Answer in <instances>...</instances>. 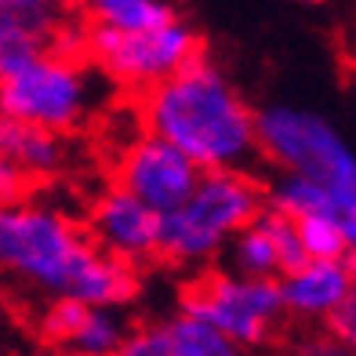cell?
I'll list each match as a JSON object with an SVG mask.
<instances>
[{
  "mask_svg": "<svg viewBox=\"0 0 356 356\" xmlns=\"http://www.w3.org/2000/svg\"><path fill=\"white\" fill-rule=\"evenodd\" d=\"M142 120L153 135L186 149L204 171L236 168L258 145V117L218 66L193 58L149 88Z\"/></svg>",
  "mask_w": 356,
  "mask_h": 356,
  "instance_id": "cell-1",
  "label": "cell"
},
{
  "mask_svg": "<svg viewBox=\"0 0 356 356\" xmlns=\"http://www.w3.org/2000/svg\"><path fill=\"white\" fill-rule=\"evenodd\" d=\"M99 244L44 204H0V273L40 295H70Z\"/></svg>",
  "mask_w": 356,
  "mask_h": 356,
  "instance_id": "cell-2",
  "label": "cell"
},
{
  "mask_svg": "<svg viewBox=\"0 0 356 356\" xmlns=\"http://www.w3.org/2000/svg\"><path fill=\"white\" fill-rule=\"evenodd\" d=\"M262 215V193L233 168L204 171L193 197L160 218V254L175 262L211 258L233 233L248 229Z\"/></svg>",
  "mask_w": 356,
  "mask_h": 356,
  "instance_id": "cell-3",
  "label": "cell"
},
{
  "mask_svg": "<svg viewBox=\"0 0 356 356\" xmlns=\"http://www.w3.org/2000/svg\"><path fill=\"white\" fill-rule=\"evenodd\" d=\"M258 145L280 168L327 186L338 200V222L356 215V156L331 120L309 109L273 106L258 117Z\"/></svg>",
  "mask_w": 356,
  "mask_h": 356,
  "instance_id": "cell-4",
  "label": "cell"
},
{
  "mask_svg": "<svg viewBox=\"0 0 356 356\" xmlns=\"http://www.w3.org/2000/svg\"><path fill=\"white\" fill-rule=\"evenodd\" d=\"M91 109L88 70L70 55L40 51L22 70L0 76V113L51 131H73Z\"/></svg>",
  "mask_w": 356,
  "mask_h": 356,
  "instance_id": "cell-5",
  "label": "cell"
},
{
  "mask_svg": "<svg viewBox=\"0 0 356 356\" xmlns=\"http://www.w3.org/2000/svg\"><path fill=\"white\" fill-rule=\"evenodd\" d=\"M88 51L113 80L131 88H153L189 66L193 58H200V40L178 19L153 29H113L95 22L88 33Z\"/></svg>",
  "mask_w": 356,
  "mask_h": 356,
  "instance_id": "cell-6",
  "label": "cell"
},
{
  "mask_svg": "<svg viewBox=\"0 0 356 356\" xmlns=\"http://www.w3.org/2000/svg\"><path fill=\"white\" fill-rule=\"evenodd\" d=\"M287 309L284 284L273 277H207L204 284L189 287L182 298V313H197L225 331L236 346L266 342L269 327Z\"/></svg>",
  "mask_w": 356,
  "mask_h": 356,
  "instance_id": "cell-7",
  "label": "cell"
},
{
  "mask_svg": "<svg viewBox=\"0 0 356 356\" xmlns=\"http://www.w3.org/2000/svg\"><path fill=\"white\" fill-rule=\"evenodd\" d=\"M204 178V168L193 160L186 149H178L175 142L160 135H145L131 142L117 164V186L131 189L135 197H142L149 207H156L160 215L182 207L197 182Z\"/></svg>",
  "mask_w": 356,
  "mask_h": 356,
  "instance_id": "cell-8",
  "label": "cell"
},
{
  "mask_svg": "<svg viewBox=\"0 0 356 356\" xmlns=\"http://www.w3.org/2000/svg\"><path fill=\"white\" fill-rule=\"evenodd\" d=\"M160 215L156 207H149L142 197H135L131 189H106L99 200L91 204L88 229L95 236V244L127 258V262H142L160 251Z\"/></svg>",
  "mask_w": 356,
  "mask_h": 356,
  "instance_id": "cell-9",
  "label": "cell"
},
{
  "mask_svg": "<svg viewBox=\"0 0 356 356\" xmlns=\"http://www.w3.org/2000/svg\"><path fill=\"white\" fill-rule=\"evenodd\" d=\"M124 356H233L236 342L218 331L211 320L197 313H182L168 327L135 331L124 338Z\"/></svg>",
  "mask_w": 356,
  "mask_h": 356,
  "instance_id": "cell-10",
  "label": "cell"
},
{
  "mask_svg": "<svg viewBox=\"0 0 356 356\" xmlns=\"http://www.w3.org/2000/svg\"><path fill=\"white\" fill-rule=\"evenodd\" d=\"M349 295L353 277L346 258H309L284 280V302L298 316H331Z\"/></svg>",
  "mask_w": 356,
  "mask_h": 356,
  "instance_id": "cell-11",
  "label": "cell"
},
{
  "mask_svg": "<svg viewBox=\"0 0 356 356\" xmlns=\"http://www.w3.org/2000/svg\"><path fill=\"white\" fill-rule=\"evenodd\" d=\"M0 153L11 156L29 178L55 175L62 160H66L58 131L40 124H26L19 117H8V113H0Z\"/></svg>",
  "mask_w": 356,
  "mask_h": 356,
  "instance_id": "cell-12",
  "label": "cell"
},
{
  "mask_svg": "<svg viewBox=\"0 0 356 356\" xmlns=\"http://www.w3.org/2000/svg\"><path fill=\"white\" fill-rule=\"evenodd\" d=\"M51 40V11L0 4V76L22 70L29 58L47 51Z\"/></svg>",
  "mask_w": 356,
  "mask_h": 356,
  "instance_id": "cell-13",
  "label": "cell"
},
{
  "mask_svg": "<svg viewBox=\"0 0 356 356\" xmlns=\"http://www.w3.org/2000/svg\"><path fill=\"white\" fill-rule=\"evenodd\" d=\"M84 8L95 15V22L113 29H153L175 19L164 0H84Z\"/></svg>",
  "mask_w": 356,
  "mask_h": 356,
  "instance_id": "cell-14",
  "label": "cell"
},
{
  "mask_svg": "<svg viewBox=\"0 0 356 356\" xmlns=\"http://www.w3.org/2000/svg\"><path fill=\"white\" fill-rule=\"evenodd\" d=\"M273 207H280V211L291 215V218H305V215H334L338 218L334 193L323 182H316V178H305V175H295V171L277 186Z\"/></svg>",
  "mask_w": 356,
  "mask_h": 356,
  "instance_id": "cell-15",
  "label": "cell"
},
{
  "mask_svg": "<svg viewBox=\"0 0 356 356\" xmlns=\"http://www.w3.org/2000/svg\"><path fill=\"white\" fill-rule=\"evenodd\" d=\"M124 327L117 313L109 309V305H91L88 309V320L80 323V331L73 338V349L84 353V356H109V353H120L124 349Z\"/></svg>",
  "mask_w": 356,
  "mask_h": 356,
  "instance_id": "cell-16",
  "label": "cell"
},
{
  "mask_svg": "<svg viewBox=\"0 0 356 356\" xmlns=\"http://www.w3.org/2000/svg\"><path fill=\"white\" fill-rule=\"evenodd\" d=\"M233 258H236V269L244 273V277H273V273H280L277 244H273V236L258 222H251L248 229L236 233Z\"/></svg>",
  "mask_w": 356,
  "mask_h": 356,
  "instance_id": "cell-17",
  "label": "cell"
},
{
  "mask_svg": "<svg viewBox=\"0 0 356 356\" xmlns=\"http://www.w3.org/2000/svg\"><path fill=\"white\" fill-rule=\"evenodd\" d=\"M258 225L273 236V244H277V254H280V273L287 277V273L302 269L305 262H309V251H305L302 244V233H298V218L284 215L280 207H273V211L258 215Z\"/></svg>",
  "mask_w": 356,
  "mask_h": 356,
  "instance_id": "cell-18",
  "label": "cell"
},
{
  "mask_svg": "<svg viewBox=\"0 0 356 356\" xmlns=\"http://www.w3.org/2000/svg\"><path fill=\"white\" fill-rule=\"evenodd\" d=\"M298 233H302V244L309 251V258H346L353 251L342 222L334 215H305L298 218Z\"/></svg>",
  "mask_w": 356,
  "mask_h": 356,
  "instance_id": "cell-19",
  "label": "cell"
},
{
  "mask_svg": "<svg viewBox=\"0 0 356 356\" xmlns=\"http://www.w3.org/2000/svg\"><path fill=\"white\" fill-rule=\"evenodd\" d=\"M88 309L91 305L73 295H55V302L40 313V338L51 346H70L80 331V323L88 320Z\"/></svg>",
  "mask_w": 356,
  "mask_h": 356,
  "instance_id": "cell-20",
  "label": "cell"
},
{
  "mask_svg": "<svg viewBox=\"0 0 356 356\" xmlns=\"http://www.w3.org/2000/svg\"><path fill=\"white\" fill-rule=\"evenodd\" d=\"M26 182H29V175L15 164L11 156L0 153V204L22 200V197H26Z\"/></svg>",
  "mask_w": 356,
  "mask_h": 356,
  "instance_id": "cell-21",
  "label": "cell"
},
{
  "mask_svg": "<svg viewBox=\"0 0 356 356\" xmlns=\"http://www.w3.org/2000/svg\"><path fill=\"white\" fill-rule=\"evenodd\" d=\"M327 320H331V331H334L338 342L349 346V349H356V291H353L342 305H338Z\"/></svg>",
  "mask_w": 356,
  "mask_h": 356,
  "instance_id": "cell-22",
  "label": "cell"
},
{
  "mask_svg": "<svg viewBox=\"0 0 356 356\" xmlns=\"http://www.w3.org/2000/svg\"><path fill=\"white\" fill-rule=\"evenodd\" d=\"M0 4H19V8H40V11H51V8L62 4V0H0Z\"/></svg>",
  "mask_w": 356,
  "mask_h": 356,
  "instance_id": "cell-23",
  "label": "cell"
},
{
  "mask_svg": "<svg viewBox=\"0 0 356 356\" xmlns=\"http://www.w3.org/2000/svg\"><path fill=\"white\" fill-rule=\"evenodd\" d=\"M346 262H349V277H353V291H356V251L346 254Z\"/></svg>",
  "mask_w": 356,
  "mask_h": 356,
  "instance_id": "cell-24",
  "label": "cell"
},
{
  "mask_svg": "<svg viewBox=\"0 0 356 356\" xmlns=\"http://www.w3.org/2000/svg\"><path fill=\"white\" fill-rule=\"evenodd\" d=\"M353 66H356V51H353Z\"/></svg>",
  "mask_w": 356,
  "mask_h": 356,
  "instance_id": "cell-25",
  "label": "cell"
},
{
  "mask_svg": "<svg viewBox=\"0 0 356 356\" xmlns=\"http://www.w3.org/2000/svg\"><path fill=\"white\" fill-rule=\"evenodd\" d=\"M313 4H316V0H313Z\"/></svg>",
  "mask_w": 356,
  "mask_h": 356,
  "instance_id": "cell-26",
  "label": "cell"
}]
</instances>
